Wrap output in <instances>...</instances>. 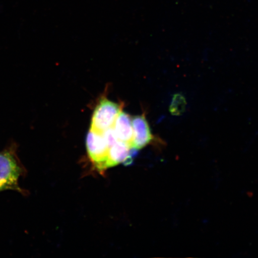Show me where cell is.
<instances>
[{
    "label": "cell",
    "mask_w": 258,
    "mask_h": 258,
    "mask_svg": "<svg viewBox=\"0 0 258 258\" xmlns=\"http://www.w3.org/2000/svg\"><path fill=\"white\" fill-rule=\"evenodd\" d=\"M18 150V145L12 143L0 151V192L13 190L27 196V190L19 185V179L27 172L19 159Z\"/></svg>",
    "instance_id": "6da1fadb"
},
{
    "label": "cell",
    "mask_w": 258,
    "mask_h": 258,
    "mask_svg": "<svg viewBox=\"0 0 258 258\" xmlns=\"http://www.w3.org/2000/svg\"><path fill=\"white\" fill-rule=\"evenodd\" d=\"M123 104L116 103L104 96L99 100L93 112L90 129L103 133L112 127Z\"/></svg>",
    "instance_id": "7a4b0ae2"
},
{
    "label": "cell",
    "mask_w": 258,
    "mask_h": 258,
    "mask_svg": "<svg viewBox=\"0 0 258 258\" xmlns=\"http://www.w3.org/2000/svg\"><path fill=\"white\" fill-rule=\"evenodd\" d=\"M86 148L88 156L95 168L99 172L106 169L109 148L105 143L102 133L90 129L86 137Z\"/></svg>",
    "instance_id": "3957f363"
},
{
    "label": "cell",
    "mask_w": 258,
    "mask_h": 258,
    "mask_svg": "<svg viewBox=\"0 0 258 258\" xmlns=\"http://www.w3.org/2000/svg\"><path fill=\"white\" fill-rule=\"evenodd\" d=\"M132 125L134 138L131 145L132 148L140 150L155 141H163L153 134L145 113L132 117Z\"/></svg>",
    "instance_id": "277c9868"
},
{
    "label": "cell",
    "mask_w": 258,
    "mask_h": 258,
    "mask_svg": "<svg viewBox=\"0 0 258 258\" xmlns=\"http://www.w3.org/2000/svg\"><path fill=\"white\" fill-rule=\"evenodd\" d=\"M112 128L118 141L131 145L134 131L132 117L130 115L122 110L116 118Z\"/></svg>",
    "instance_id": "5b68a950"
},
{
    "label": "cell",
    "mask_w": 258,
    "mask_h": 258,
    "mask_svg": "<svg viewBox=\"0 0 258 258\" xmlns=\"http://www.w3.org/2000/svg\"><path fill=\"white\" fill-rule=\"evenodd\" d=\"M131 145L120 141H117L109 148L106 169L123 163L127 159L130 153Z\"/></svg>",
    "instance_id": "8992f818"
},
{
    "label": "cell",
    "mask_w": 258,
    "mask_h": 258,
    "mask_svg": "<svg viewBox=\"0 0 258 258\" xmlns=\"http://www.w3.org/2000/svg\"><path fill=\"white\" fill-rule=\"evenodd\" d=\"M186 101L183 96L177 94L173 96L170 106V111L174 115H179L185 111Z\"/></svg>",
    "instance_id": "52a82bcc"
},
{
    "label": "cell",
    "mask_w": 258,
    "mask_h": 258,
    "mask_svg": "<svg viewBox=\"0 0 258 258\" xmlns=\"http://www.w3.org/2000/svg\"><path fill=\"white\" fill-rule=\"evenodd\" d=\"M103 136H104L105 143L108 148H110L112 145H114L116 142L118 141L116 137L114 130L112 127L107 129V130L103 132Z\"/></svg>",
    "instance_id": "ba28073f"
}]
</instances>
